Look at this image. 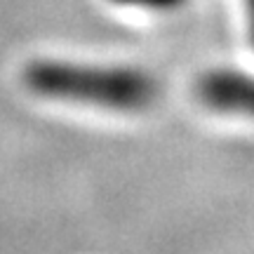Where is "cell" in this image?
<instances>
[{"label":"cell","instance_id":"3","mask_svg":"<svg viewBox=\"0 0 254 254\" xmlns=\"http://www.w3.org/2000/svg\"><path fill=\"white\" fill-rule=\"evenodd\" d=\"M109 2L118 7H134L146 9V12H172V9L184 7L189 0H109Z\"/></svg>","mask_w":254,"mask_h":254},{"label":"cell","instance_id":"4","mask_svg":"<svg viewBox=\"0 0 254 254\" xmlns=\"http://www.w3.org/2000/svg\"><path fill=\"white\" fill-rule=\"evenodd\" d=\"M245 12H247V28H250V40L254 45V0H245Z\"/></svg>","mask_w":254,"mask_h":254},{"label":"cell","instance_id":"2","mask_svg":"<svg viewBox=\"0 0 254 254\" xmlns=\"http://www.w3.org/2000/svg\"><path fill=\"white\" fill-rule=\"evenodd\" d=\"M195 99L221 116L254 120V73L212 68L195 80Z\"/></svg>","mask_w":254,"mask_h":254},{"label":"cell","instance_id":"1","mask_svg":"<svg viewBox=\"0 0 254 254\" xmlns=\"http://www.w3.org/2000/svg\"><path fill=\"white\" fill-rule=\"evenodd\" d=\"M21 78L38 97L106 111H146L160 97V82L151 73L123 64L36 59Z\"/></svg>","mask_w":254,"mask_h":254}]
</instances>
